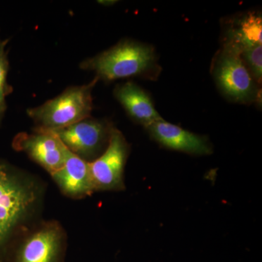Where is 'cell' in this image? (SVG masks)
Returning a JSON list of instances; mask_svg holds the SVG:
<instances>
[{"label":"cell","instance_id":"1","mask_svg":"<svg viewBox=\"0 0 262 262\" xmlns=\"http://www.w3.org/2000/svg\"><path fill=\"white\" fill-rule=\"evenodd\" d=\"M46 192L42 179L0 160V258L40 222Z\"/></svg>","mask_w":262,"mask_h":262},{"label":"cell","instance_id":"2","mask_svg":"<svg viewBox=\"0 0 262 262\" xmlns=\"http://www.w3.org/2000/svg\"><path fill=\"white\" fill-rule=\"evenodd\" d=\"M156 55L148 45L125 40L82 61L81 68L93 71L98 80L113 81L147 75L156 69Z\"/></svg>","mask_w":262,"mask_h":262},{"label":"cell","instance_id":"3","mask_svg":"<svg viewBox=\"0 0 262 262\" xmlns=\"http://www.w3.org/2000/svg\"><path fill=\"white\" fill-rule=\"evenodd\" d=\"M98 81L95 77L89 84L69 88L41 106L27 110V115L35 123V130H59L91 117L92 91Z\"/></svg>","mask_w":262,"mask_h":262},{"label":"cell","instance_id":"4","mask_svg":"<svg viewBox=\"0 0 262 262\" xmlns=\"http://www.w3.org/2000/svg\"><path fill=\"white\" fill-rule=\"evenodd\" d=\"M67 234L57 221L38 222L22 234L10 248L9 262H63Z\"/></svg>","mask_w":262,"mask_h":262},{"label":"cell","instance_id":"5","mask_svg":"<svg viewBox=\"0 0 262 262\" xmlns=\"http://www.w3.org/2000/svg\"><path fill=\"white\" fill-rule=\"evenodd\" d=\"M213 74L221 91L232 101L249 103L257 98L256 80L243 59L238 45L231 37L217 56Z\"/></svg>","mask_w":262,"mask_h":262},{"label":"cell","instance_id":"6","mask_svg":"<svg viewBox=\"0 0 262 262\" xmlns=\"http://www.w3.org/2000/svg\"><path fill=\"white\" fill-rule=\"evenodd\" d=\"M130 146L121 131L113 126L102 154L90 162L91 177L96 191H122L125 189L124 170Z\"/></svg>","mask_w":262,"mask_h":262},{"label":"cell","instance_id":"7","mask_svg":"<svg viewBox=\"0 0 262 262\" xmlns=\"http://www.w3.org/2000/svg\"><path fill=\"white\" fill-rule=\"evenodd\" d=\"M113 127V125L107 121L90 117L70 126L51 132L72 153L90 163L106 149Z\"/></svg>","mask_w":262,"mask_h":262},{"label":"cell","instance_id":"8","mask_svg":"<svg viewBox=\"0 0 262 262\" xmlns=\"http://www.w3.org/2000/svg\"><path fill=\"white\" fill-rule=\"evenodd\" d=\"M13 146L28 155L50 175L59 170L64 162L65 146L51 131L35 130L31 134L20 133L15 136Z\"/></svg>","mask_w":262,"mask_h":262},{"label":"cell","instance_id":"9","mask_svg":"<svg viewBox=\"0 0 262 262\" xmlns=\"http://www.w3.org/2000/svg\"><path fill=\"white\" fill-rule=\"evenodd\" d=\"M64 155L63 165L51 175L52 179L66 196L80 200L91 196L96 190L89 162L74 154L66 146Z\"/></svg>","mask_w":262,"mask_h":262},{"label":"cell","instance_id":"10","mask_svg":"<svg viewBox=\"0 0 262 262\" xmlns=\"http://www.w3.org/2000/svg\"><path fill=\"white\" fill-rule=\"evenodd\" d=\"M146 128L151 138L168 149L194 155H208L213 152L211 143L206 137L164 120L154 122Z\"/></svg>","mask_w":262,"mask_h":262},{"label":"cell","instance_id":"11","mask_svg":"<svg viewBox=\"0 0 262 262\" xmlns=\"http://www.w3.org/2000/svg\"><path fill=\"white\" fill-rule=\"evenodd\" d=\"M114 94L129 116L144 127L164 120L155 108L149 95L134 82H127L117 86Z\"/></svg>","mask_w":262,"mask_h":262},{"label":"cell","instance_id":"12","mask_svg":"<svg viewBox=\"0 0 262 262\" xmlns=\"http://www.w3.org/2000/svg\"><path fill=\"white\" fill-rule=\"evenodd\" d=\"M229 37L241 45H261V17L254 13L246 15L231 31Z\"/></svg>","mask_w":262,"mask_h":262},{"label":"cell","instance_id":"13","mask_svg":"<svg viewBox=\"0 0 262 262\" xmlns=\"http://www.w3.org/2000/svg\"><path fill=\"white\" fill-rule=\"evenodd\" d=\"M8 40L0 39V124L3 121L7 110L6 97L12 94L13 89L8 83V74L9 70L8 52L5 50Z\"/></svg>","mask_w":262,"mask_h":262},{"label":"cell","instance_id":"14","mask_svg":"<svg viewBox=\"0 0 262 262\" xmlns=\"http://www.w3.org/2000/svg\"><path fill=\"white\" fill-rule=\"evenodd\" d=\"M241 56L252 75L253 79L261 82L262 76V47L261 45H241Z\"/></svg>","mask_w":262,"mask_h":262},{"label":"cell","instance_id":"15","mask_svg":"<svg viewBox=\"0 0 262 262\" xmlns=\"http://www.w3.org/2000/svg\"><path fill=\"white\" fill-rule=\"evenodd\" d=\"M0 262H5L4 259H3V258H0Z\"/></svg>","mask_w":262,"mask_h":262}]
</instances>
